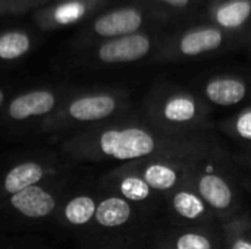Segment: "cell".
Returning <instances> with one entry per match:
<instances>
[{
	"label": "cell",
	"mask_w": 251,
	"mask_h": 249,
	"mask_svg": "<svg viewBox=\"0 0 251 249\" xmlns=\"http://www.w3.org/2000/svg\"><path fill=\"white\" fill-rule=\"evenodd\" d=\"M62 156L76 164H125L146 158L210 160L228 156L213 132L172 135L159 131L140 113H132L81 132L54 145Z\"/></svg>",
	"instance_id": "cell-1"
},
{
	"label": "cell",
	"mask_w": 251,
	"mask_h": 249,
	"mask_svg": "<svg viewBox=\"0 0 251 249\" xmlns=\"http://www.w3.org/2000/svg\"><path fill=\"white\" fill-rule=\"evenodd\" d=\"M157 220L159 214L101 189L94 220L74 242L76 249H147Z\"/></svg>",
	"instance_id": "cell-2"
},
{
	"label": "cell",
	"mask_w": 251,
	"mask_h": 249,
	"mask_svg": "<svg viewBox=\"0 0 251 249\" xmlns=\"http://www.w3.org/2000/svg\"><path fill=\"white\" fill-rule=\"evenodd\" d=\"M81 167L26 188L0 203V239L50 233L51 220L65 195L82 179Z\"/></svg>",
	"instance_id": "cell-3"
},
{
	"label": "cell",
	"mask_w": 251,
	"mask_h": 249,
	"mask_svg": "<svg viewBox=\"0 0 251 249\" xmlns=\"http://www.w3.org/2000/svg\"><path fill=\"white\" fill-rule=\"evenodd\" d=\"M132 113L135 112L131 94L125 90L106 88L69 92L59 110L40 126L34 138L56 145L72 134Z\"/></svg>",
	"instance_id": "cell-4"
},
{
	"label": "cell",
	"mask_w": 251,
	"mask_h": 249,
	"mask_svg": "<svg viewBox=\"0 0 251 249\" xmlns=\"http://www.w3.org/2000/svg\"><path fill=\"white\" fill-rule=\"evenodd\" d=\"M140 116L162 132L172 135L209 134L215 126L212 109L187 87L159 82L146 94Z\"/></svg>",
	"instance_id": "cell-5"
},
{
	"label": "cell",
	"mask_w": 251,
	"mask_h": 249,
	"mask_svg": "<svg viewBox=\"0 0 251 249\" xmlns=\"http://www.w3.org/2000/svg\"><path fill=\"white\" fill-rule=\"evenodd\" d=\"M54 145L25 147L0 154V203L26 188L76 170Z\"/></svg>",
	"instance_id": "cell-6"
},
{
	"label": "cell",
	"mask_w": 251,
	"mask_h": 249,
	"mask_svg": "<svg viewBox=\"0 0 251 249\" xmlns=\"http://www.w3.org/2000/svg\"><path fill=\"white\" fill-rule=\"evenodd\" d=\"M188 183L209 205L219 223H225L247 210L244 189L228 156L200 161Z\"/></svg>",
	"instance_id": "cell-7"
},
{
	"label": "cell",
	"mask_w": 251,
	"mask_h": 249,
	"mask_svg": "<svg viewBox=\"0 0 251 249\" xmlns=\"http://www.w3.org/2000/svg\"><path fill=\"white\" fill-rule=\"evenodd\" d=\"M68 95V91L50 87L10 95L0 112V135L6 139L35 136L40 126L59 110Z\"/></svg>",
	"instance_id": "cell-8"
},
{
	"label": "cell",
	"mask_w": 251,
	"mask_h": 249,
	"mask_svg": "<svg viewBox=\"0 0 251 249\" xmlns=\"http://www.w3.org/2000/svg\"><path fill=\"white\" fill-rule=\"evenodd\" d=\"M244 38L232 35L207 22L188 26L174 35H168L160 50L151 59L153 63H171L200 59L234 47Z\"/></svg>",
	"instance_id": "cell-9"
},
{
	"label": "cell",
	"mask_w": 251,
	"mask_h": 249,
	"mask_svg": "<svg viewBox=\"0 0 251 249\" xmlns=\"http://www.w3.org/2000/svg\"><path fill=\"white\" fill-rule=\"evenodd\" d=\"M101 189L97 181L82 178L62 200L50 225V233L56 236L78 238L94 220Z\"/></svg>",
	"instance_id": "cell-10"
},
{
	"label": "cell",
	"mask_w": 251,
	"mask_h": 249,
	"mask_svg": "<svg viewBox=\"0 0 251 249\" xmlns=\"http://www.w3.org/2000/svg\"><path fill=\"white\" fill-rule=\"evenodd\" d=\"M159 220L185 227H221L216 216L190 183L163 195Z\"/></svg>",
	"instance_id": "cell-11"
},
{
	"label": "cell",
	"mask_w": 251,
	"mask_h": 249,
	"mask_svg": "<svg viewBox=\"0 0 251 249\" xmlns=\"http://www.w3.org/2000/svg\"><path fill=\"white\" fill-rule=\"evenodd\" d=\"M168 34L162 29L141 31L103 41L96 51V59L103 65H128L153 59L160 50Z\"/></svg>",
	"instance_id": "cell-12"
},
{
	"label": "cell",
	"mask_w": 251,
	"mask_h": 249,
	"mask_svg": "<svg viewBox=\"0 0 251 249\" xmlns=\"http://www.w3.org/2000/svg\"><path fill=\"white\" fill-rule=\"evenodd\" d=\"M97 183L107 192H112L141 208L160 214L163 195L154 191L128 163L116 164L109 169L97 179Z\"/></svg>",
	"instance_id": "cell-13"
},
{
	"label": "cell",
	"mask_w": 251,
	"mask_h": 249,
	"mask_svg": "<svg viewBox=\"0 0 251 249\" xmlns=\"http://www.w3.org/2000/svg\"><path fill=\"white\" fill-rule=\"evenodd\" d=\"M168 22L163 16L144 6H122L96 19L93 31L100 38L112 40L141 31L160 29V23Z\"/></svg>",
	"instance_id": "cell-14"
},
{
	"label": "cell",
	"mask_w": 251,
	"mask_h": 249,
	"mask_svg": "<svg viewBox=\"0 0 251 249\" xmlns=\"http://www.w3.org/2000/svg\"><path fill=\"white\" fill-rule=\"evenodd\" d=\"M194 91L210 107L231 109L251 103V78L234 73H213L199 81Z\"/></svg>",
	"instance_id": "cell-15"
},
{
	"label": "cell",
	"mask_w": 251,
	"mask_h": 249,
	"mask_svg": "<svg viewBox=\"0 0 251 249\" xmlns=\"http://www.w3.org/2000/svg\"><path fill=\"white\" fill-rule=\"evenodd\" d=\"M147 249H225L221 227H185L157 220Z\"/></svg>",
	"instance_id": "cell-16"
},
{
	"label": "cell",
	"mask_w": 251,
	"mask_h": 249,
	"mask_svg": "<svg viewBox=\"0 0 251 249\" xmlns=\"http://www.w3.org/2000/svg\"><path fill=\"white\" fill-rule=\"evenodd\" d=\"M204 160L190 158H146L128 163L138 175L162 195L188 183L194 167Z\"/></svg>",
	"instance_id": "cell-17"
},
{
	"label": "cell",
	"mask_w": 251,
	"mask_h": 249,
	"mask_svg": "<svg viewBox=\"0 0 251 249\" xmlns=\"http://www.w3.org/2000/svg\"><path fill=\"white\" fill-rule=\"evenodd\" d=\"M206 16L218 28L246 40L251 28V0H207Z\"/></svg>",
	"instance_id": "cell-18"
},
{
	"label": "cell",
	"mask_w": 251,
	"mask_h": 249,
	"mask_svg": "<svg viewBox=\"0 0 251 249\" xmlns=\"http://www.w3.org/2000/svg\"><path fill=\"white\" fill-rule=\"evenodd\" d=\"M218 128L240 148L243 157L251 160V103L221 120Z\"/></svg>",
	"instance_id": "cell-19"
},
{
	"label": "cell",
	"mask_w": 251,
	"mask_h": 249,
	"mask_svg": "<svg viewBox=\"0 0 251 249\" xmlns=\"http://www.w3.org/2000/svg\"><path fill=\"white\" fill-rule=\"evenodd\" d=\"M225 249H251V214L249 210L221 223Z\"/></svg>",
	"instance_id": "cell-20"
},
{
	"label": "cell",
	"mask_w": 251,
	"mask_h": 249,
	"mask_svg": "<svg viewBox=\"0 0 251 249\" xmlns=\"http://www.w3.org/2000/svg\"><path fill=\"white\" fill-rule=\"evenodd\" d=\"M31 47V41L24 32H6L0 35V60H15L22 57Z\"/></svg>",
	"instance_id": "cell-21"
},
{
	"label": "cell",
	"mask_w": 251,
	"mask_h": 249,
	"mask_svg": "<svg viewBox=\"0 0 251 249\" xmlns=\"http://www.w3.org/2000/svg\"><path fill=\"white\" fill-rule=\"evenodd\" d=\"M149 7L169 21L172 16L184 15L196 7L197 0H147Z\"/></svg>",
	"instance_id": "cell-22"
},
{
	"label": "cell",
	"mask_w": 251,
	"mask_h": 249,
	"mask_svg": "<svg viewBox=\"0 0 251 249\" xmlns=\"http://www.w3.org/2000/svg\"><path fill=\"white\" fill-rule=\"evenodd\" d=\"M87 12V7L84 3L81 1H69V3H65L62 6H59L54 12V19L59 22V23H72V22H76L78 19H81Z\"/></svg>",
	"instance_id": "cell-23"
},
{
	"label": "cell",
	"mask_w": 251,
	"mask_h": 249,
	"mask_svg": "<svg viewBox=\"0 0 251 249\" xmlns=\"http://www.w3.org/2000/svg\"><path fill=\"white\" fill-rule=\"evenodd\" d=\"M232 164H234V169H235V172H237V176H238V179H240V182H241L243 189L247 191L249 194H251V173L243 166V164H241V163H238L237 160H234Z\"/></svg>",
	"instance_id": "cell-24"
},
{
	"label": "cell",
	"mask_w": 251,
	"mask_h": 249,
	"mask_svg": "<svg viewBox=\"0 0 251 249\" xmlns=\"http://www.w3.org/2000/svg\"><path fill=\"white\" fill-rule=\"evenodd\" d=\"M9 98H10V95H7V92H6V90L3 87H0V112H1V109L4 107V104H6V101Z\"/></svg>",
	"instance_id": "cell-25"
},
{
	"label": "cell",
	"mask_w": 251,
	"mask_h": 249,
	"mask_svg": "<svg viewBox=\"0 0 251 249\" xmlns=\"http://www.w3.org/2000/svg\"><path fill=\"white\" fill-rule=\"evenodd\" d=\"M246 41L249 43V45H250V48H251V28H250V31H249V34H247V38H246Z\"/></svg>",
	"instance_id": "cell-26"
}]
</instances>
